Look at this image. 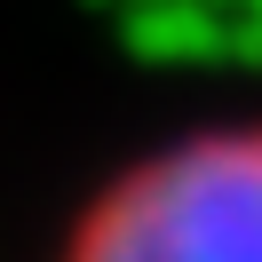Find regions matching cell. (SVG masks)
Segmentation results:
<instances>
[{"label": "cell", "mask_w": 262, "mask_h": 262, "mask_svg": "<svg viewBox=\"0 0 262 262\" xmlns=\"http://www.w3.org/2000/svg\"><path fill=\"white\" fill-rule=\"evenodd\" d=\"M48 262H262V112H214L127 151Z\"/></svg>", "instance_id": "obj_1"}]
</instances>
